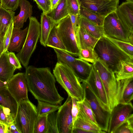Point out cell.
Segmentation results:
<instances>
[{
	"instance_id": "1",
	"label": "cell",
	"mask_w": 133,
	"mask_h": 133,
	"mask_svg": "<svg viewBox=\"0 0 133 133\" xmlns=\"http://www.w3.org/2000/svg\"><path fill=\"white\" fill-rule=\"evenodd\" d=\"M25 68L28 90L35 98L61 106L64 98L59 95L56 88L55 78L50 68L30 65Z\"/></svg>"
},
{
	"instance_id": "2",
	"label": "cell",
	"mask_w": 133,
	"mask_h": 133,
	"mask_svg": "<svg viewBox=\"0 0 133 133\" xmlns=\"http://www.w3.org/2000/svg\"><path fill=\"white\" fill-rule=\"evenodd\" d=\"M94 64L103 84L110 111L119 103H125L123 98L125 88L131 78L117 81L115 74L98 58Z\"/></svg>"
},
{
	"instance_id": "3",
	"label": "cell",
	"mask_w": 133,
	"mask_h": 133,
	"mask_svg": "<svg viewBox=\"0 0 133 133\" xmlns=\"http://www.w3.org/2000/svg\"><path fill=\"white\" fill-rule=\"evenodd\" d=\"M94 50L98 58L115 74L119 69L121 61H133V59L121 50L104 35L98 39Z\"/></svg>"
},
{
	"instance_id": "4",
	"label": "cell",
	"mask_w": 133,
	"mask_h": 133,
	"mask_svg": "<svg viewBox=\"0 0 133 133\" xmlns=\"http://www.w3.org/2000/svg\"><path fill=\"white\" fill-rule=\"evenodd\" d=\"M53 73L56 81L69 96L78 101L84 99V89L81 82L71 68L57 62L53 69Z\"/></svg>"
},
{
	"instance_id": "5",
	"label": "cell",
	"mask_w": 133,
	"mask_h": 133,
	"mask_svg": "<svg viewBox=\"0 0 133 133\" xmlns=\"http://www.w3.org/2000/svg\"><path fill=\"white\" fill-rule=\"evenodd\" d=\"M38 116L37 107L29 99L20 101L14 121L19 133H33Z\"/></svg>"
},
{
	"instance_id": "6",
	"label": "cell",
	"mask_w": 133,
	"mask_h": 133,
	"mask_svg": "<svg viewBox=\"0 0 133 133\" xmlns=\"http://www.w3.org/2000/svg\"><path fill=\"white\" fill-rule=\"evenodd\" d=\"M29 24L27 34L24 44L16 56L23 66H28L30 59L36 47L41 33L40 23L36 18H29Z\"/></svg>"
},
{
	"instance_id": "7",
	"label": "cell",
	"mask_w": 133,
	"mask_h": 133,
	"mask_svg": "<svg viewBox=\"0 0 133 133\" xmlns=\"http://www.w3.org/2000/svg\"><path fill=\"white\" fill-rule=\"evenodd\" d=\"M103 27L104 35L107 36L133 44V34L131 33L123 25L115 11L105 17Z\"/></svg>"
},
{
	"instance_id": "8",
	"label": "cell",
	"mask_w": 133,
	"mask_h": 133,
	"mask_svg": "<svg viewBox=\"0 0 133 133\" xmlns=\"http://www.w3.org/2000/svg\"><path fill=\"white\" fill-rule=\"evenodd\" d=\"M58 35L65 46L66 52L72 56H78L79 51L69 15L56 25Z\"/></svg>"
},
{
	"instance_id": "9",
	"label": "cell",
	"mask_w": 133,
	"mask_h": 133,
	"mask_svg": "<svg viewBox=\"0 0 133 133\" xmlns=\"http://www.w3.org/2000/svg\"><path fill=\"white\" fill-rule=\"evenodd\" d=\"M84 98L90 105L99 127L107 132L110 112L101 106L97 97L85 81H82Z\"/></svg>"
},
{
	"instance_id": "10",
	"label": "cell",
	"mask_w": 133,
	"mask_h": 133,
	"mask_svg": "<svg viewBox=\"0 0 133 133\" xmlns=\"http://www.w3.org/2000/svg\"><path fill=\"white\" fill-rule=\"evenodd\" d=\"M132 116L133 106L131 102L118 104L111 112L107 132L115 133L117 128Z\"/></svg>"
},
{
	"instance_id": "11",
	"label": "cell",
	"mask_w": 133,
	"mask_h": 133,
	"mask_svg": "<svg viewBox=\"0 0 133 133\" xmlns=\"http://www.w3.org/2000/svg\"><path fill=\"white\" fill-rule=\"evenodd\" d=\"M72 101L69 96L57 113V124L59 133H72L73 128L71 113Z\"/></svg>"
},
{
	"instance_id": "12",
	"label": "cell",
	"mask_w": 133,
	"mask_h": 133,
	"mask_svg": "<svg viewBox=\"0 0 133 133\" xmlns=\"http://www.w3.org/2000/svg\"><path fill=\"white\" fill-rule=\"evenodd\" d=\"M6 87L18 103L22 100L29 99L25 73H18L14 75L7 83Z\"/></svg>"
},
{
	"instance_id": "13",
	"label": "cell",
	"mask_w": 133,
	"mask_h": 133,
	"mask_svg": "<svg viewBox=\"0 0 133 133\" xmlns=\"http://www.w3.org/2000/svg\"><path fill=\"white\" fill-rule=\"evenodd\" d=\"M85 81L97 97L101 106L104 110L110 112L103 84L93 64L90 75Z\"/></svg>"
},
{
	"instance_id": "14",
	"label": "cell",
	"mask_w": 133,
	"mask_h": 133,
	"mask_svg": "<svg viewBox=\"0 0 133 133\" xmlns=\"http://www.w3.org/2000/svg\"><path fill=\"white\" fill-rule=\"evenodd\" d=\"M80 6L105 17L115 11L119 0H78Z\"/></svg>"
},
{
	"instance_id": "15",
	"label": "cell",
	"mask_w": 133,
	"mask_h": 133,
	"mask_svg": "<svg viewBox=\"0 0 133 133\" xmlns=\"http://www.w3.org/2000/svg\"><path fill=\"white\" fill-rule=\"evenodd\" d=\"M115 12L124 26L133 34V2L126 1L117 7Z\"/></svg>"
},
{
	"instance_id": "16",
	"label": "cell",
	"mask_w": 133,
	"mask_h": 133,
	"mask_svg": "<svg viewBox=\"0 0 133 133\" xmlns=\"http://www.w3.org/2000/svg\"><path fill=\"white\" fill-rule=\"evenodd\" d=\"M28 29V27L23 30L14 27L8 51L19 52L21 50L25 42Z\"/></svg>"
},
{
	"instance_id": "17",
	"label": "cell",
	"mask_w": 133,
	"mask_h": 133,
	"mask_svg": "<svg viewBox=\"0 0 133 133\" xmlns=\"http://www.w3.org/2000/svg\"><path fill=\"white\" fill-rule=\"evenodd\" d=\"M79 112L74 123L73 128L83 129L91 133H106L94 123L81 109L79 108Z\"/></svg>"
},
{
	"instance_id": "18",
	"label": "cell",
	"mask_w": 133,
	"mask_h": 133,
	"mask_svg": "<svg viewBox=\"0 0 133 133\" xmlns=\"http://www.w3.org/2000/svg\"><path fill=\"white\" fill-rule=\"evenodd\" d=\"M19 6L20 11L18 15L15 16L13 19L14 27L21 29L27 19L31 16L32 14V6L27 0H20Z\"/></svg>"
},
{
	"instance_id": "19",
	"label": "cell",
	"mask_w": 133,
	"mask_h": 133,
	"mask_svg": "<svg viewBox=\"0 0 133 133\" xmlns=\"http://www.w3.org/2000/svg\"><path fill=\"white\" fill-rule=\"evenodd\" d=\"M75 34L79 50L88 47L94 49L99 39L93 36L85 29L79 26H77Z\"/></svg>"
},
{
	"instance_id": "20",
	"label": "cell",
	"mask_w": 133,
	"mask_h": 133,
	"mask_svg": "<svg viewBox=\"0 0 133 133\" xmlns=\"http://www.w3.org/2000/svg\"><path fill=\"white\" fill-rule=\"evenodd\" d=\"M7 52H3L0 57V80L6 84L16 69L9 62Z\"/></svg>"
},
{
	"instance_id": "21",
	"label": "cell",
	"mask_w": 133,
	"mask_h": 133,
	"mask_svg": "<svg viewBox=\"0 0 133 133\" xmlns=\"http://www.w3.org/2000/svg\"><path fill=\"white\" fill-rule=\"evenodd\" d=\"M40 25V42L42 45L45 47L49 34L56 24L47 14L43 12L41 15Z\"/></svg>"
},
{
	"instance_id": "22",
	"label": "cell",
	"mask_w": 133,
	"mask_h": 133,
	"mask_svg": "<svg viewBox=\"0 0 133 133\" xmlns=\"http://www.w3.org/2000/svg\"><path fill=\"white\" fill-rule=\"evenodd\" d=\"M92 64L77 58L73 65L72 69L81 82L85 81L90 75Z\"/></svg>"
},
{
	"instance_id": "23",
	"label": "cell",
	"mask_w": 133,
	"mask_h": 133,
	"mask_svg": "<svg viewBox=\"0 0 133 133\" xmlns=\"http://www.w3.org/2000/svg\"><path fill=\"white\" fill-rule=\"evenodd\" d=\"M18 103L6 87L0 88V105L9 109L15 117Z\"/></svg>"
},
{
	"instance_id": "24",
	"label": "cell",
	"mask_w": 133,
	"mask_h": 133,
	"mask_svg": "<svg viewBox=\"0 0 133 133\" xmlns=\"http://www.w3.org/2000/svg\"><path fill=\"white\" fill-rule=\"evenodd\" d=\"M78 26L85 29L94 37L99 38L104 35L103 26L98 25L79 15Z\"/></svg>"
},
{
	"instance_id": "25",
	"label": "cell",
	"mask_w": 133,
	"mask_h": 133,
	"mask_svg": "<svg viewBox=\"0 0 133 133\" xmlns=\"http://www.w3.org/2000/svg\"><path fill=\"white\" fill-rule=\"evenodd\" d=\"M47 15L57 25L61 20L69 15L67 6L66 0H60L55 8Z\"/></svg>"
},
{
	"instance_id": "26",
	"label": "cell",
	"mask_w": 133,
	"mask_h": 133,
	"mask_svg": "<svg viewBox=\"0 0 133 133\" xmlns=\"http://www.w3.org/2000/svg\"><path fill=\"white\" fill-rule=\"evenodd\" d=\"M119 70L115 73L117 80L121 81L133 78V61H121Z\"/></svg>"
},
{
	"instance_id": "27",
	"label": "cell",
	"mask_w": 133,
	"mask_h": 133,
	"mask_svg": "<svg viewBox=\"0 0 133 133\" xmlns=\"http://www.w3.org/2000/svg\"><path fill=\"white\" fill-rule=\"evenodd\" d=\"M14 12L5 9L0 4V30L1 35L4 34L15 16Z\"/></svg>"
},
{
	"instance_id": "28",
	"label": "cell",
	"mask_w": 133,
	"mask_h": 133,
	"mask_svg": "<svg viewBox=\"0 0 133 133\" xmlns=\"http://www.w3.org/2000/svg\"><path fill=\"white\" fill-rule=\"evenodd\" d=\"M79 15L100 26H103L105 17L80 6Z\"/></svg>"
},
{
	"instance_id": "29",
	"label": "cell",
	"mask_w": 133,
	"mask_h": 133,
	"mask_svg": "<svg viewBox=\"0 0 133 133\" xmlns=\"http://www.w3.org/2000/svg\"><path fill=\"white\" fill-rule=\"evenodd\" d=\"M46 46L53 48L60 49L66 52V48L58 35L56 25L49 34L47 40Z\"/></svg>"
},
{
	"instance_id": "30",
	"label": "cell",
	"mask_w": 133,
	"mask_h": 133,
	"mask_svg": "<svg viewBox=\"0 0 133 133\" xmlns=\"http://www.w3.org/2000/svg\"><path fill=\"white\" fill-rule=\"evenodd\" d=\"M57 59V62L65 64L72 69L73 65L77 58L66 52L58 49L54 48Z\"/></svg>"
},
{
	"instance_id": "31",
	"label": "cell",
	"mask_w": 133,
	"mask_h": 133,
	"mask_svg": "<svg viewBox=\"0 0 133 133\" xmlns=\"http://www.w3.org/2000/svg\"><path fill=\"white\" fill-rule=\"evenodd\" d=\"M78 56V58L92 64H94L98 59L94 49L90 47L80 49Z\"/></svg>"
},
{
	"instance_id": "32",
	"label": "cell",
	"mask_w": 133,
	"mask_h": 133,
	"mask_svg": "<svg viewBox=\"0 0 133 133\" xmlns=\"http://www.w3.org/2000/svg\"><path fill=\"white\" fill-rule=\"evenodd\" d=\"M37 107L38 116L48 114L58 110L60 106L50 104L43 101H37Z\"/></svg>"
},
{
	"instance_id": "33",
	"label": "cell",
	"mask_w": 133,
	"mask_h": 133,
	"mask_svg": "<svg viewBox=\"0 0 133 133\" xmlns=\"http://www.w3.org/2000/svg\"><path fill=\"white\" fill-rule=\"evenodd\" d=\"M107 37L121 50L130 58L133 59V44L129 42H125Z\"/></svg>"
},
{
	"instance_id": "34",
	"label": "cell",
	"mask_w": 133,
	"mask_h": 133,
	"mask_svg": "<svg viewBox=\"0 0 133 133\" xmlns=\"http://www.w3.org/2000/svg\"><path fill=\"white\" fill-rule=\"evenodd\" d=\"M47 116H38L35 122L33 133H46L47 130Z\"/></svg>"
},
{
	"instance_id": "35",
	"label": "cell",
	"mask_w": 133,
	"mask_h": 133,
	"mask_svg": "<svg viewBox=\"0 0 133 133\" xmlns=\"http://www.w3.org/2000/svg\"><path fill=\"white\" fill-rule=\"evenodd\" d=\"M57 113L55 111L47 115L46 133H59L57 124Z\"/></svg>"
},
{
	"instance_id": "36",
	"label": "cell",
	"mask_w": 133,
	"mask_h": 133,
	"mask_svg": "<svg viewBox=\"0 0 133 133\" xmlns=\"http://www.w3.org/2000/svg\"><path fill=\"white\" fill-rule=\"evenodd\" d=\"M15 117L10 109L0 105V121L8 125L14 121Z\"/></svg>"
},
{
	"instance_id": "37",
	"label": "cell",
	"mask_w": 133,
	"mask_h": 133,
	"mask_svg": "<svg viewBox=\"0 0 133 133\" xmlns=\"http://www.w3.org/2000/svg\"><path fill=\"white\" fill-rule=\"evenodd\" d=\"M77 103L78 107L84 112L94 123L98 126L91 109L87 101L84 98L81 101H77Z\"/></svg>"
},
{
	"instance_id": "38",
	"label": "cell",
	"mask_w": 133,
	"mask_h": 133,
	"mask_svg": "<svg viewBox=\"0 0 133 133\" xmlns=\"http://www.w3.org/2000/svg\"><path fill=\"white\" fill-rule=\"evenodd\" d=\"M133 78H130L125 87L123 98L125 103L131 102L133 99Z\"/></svg>"
},
{
	"instance_id": "39",
	"label": "cell",
	"mask_w": 133,
	"mask_h": 133,
	"mask_svg": "<svg viewBox=\"0 0 133 133\" xmlns=\"http://www.w3.org/2000/svg\"><path fill=\"white\" fill-rule=\"evenodd\" d=\"M115 133H133V116L129 118L121 125Z\"/></svg>"
},
{
	"instance_id": "40",
	"label": "cell",
	"mask_w": 133,
	"mask_h": 133,
	"mask_svg": "<svg viewBox=\"0 0 133 133\" xmlns=\"http://www.w3.org/2000/svg\"><path fill=\"white\" fill-rule=\"evenodd\" d=\"M69 14L79 15L80 5L78 0H66Z\"/></svg>"
},
{
	"instance_id": "41",
	"label": "cell",
	"mask_w": 133,
	"mask_h": 133,
	"mask_svg": "<svg viewBox=\"0 0 133 133\" xmlns=\"http://www.w3.org/2000/svg\"><path fill=\"white\" fill-rule=\"evenodd\" d=\"M20 0H0L1 5L5 9L14 12L17 8Z\"/></svg>"
},
{
	"instance_id": "42",
	"label": "cell",
	"mask_w": 133,
	"mask_h": 133,
	"mask_svg": "<svg viewBox=\"0 0 133 133\" xmlns=\"http://www.w3.org/2000/svg\"><path fill=\"white\" fill-rule=\"evenodd\" d=\"M14 27V22L12 20L8 26L4 35L3 40L4 49L3 52L7 51V48L9 43Z\"/></svg>"
},
{
	"instance_id": "43",
	"label": "cell",
	"mask_w": 133,
	"mask_h": 133,
	"mask_svg": "<svg viewBox=\"0 0 133 133\" xmlns=\"http://www.w3.org/2000/svg\"><path fill=\"white\" fill-rule=\"evenodd\" d=\"M39 8L47 14L51 11V4L50 0H35Z\"/></svg>"
},
{
	"instance_id": "44",
	"label": "cell",
	"mask_w": 133,
	"mask_h": 133,
	"mask_svg": "<svg viewBox=\"0 0 133 133\" xmlns=\"http://www.w3.org/2000/svg\"><path fill=\"white\" fill-rule=\"evenodd\" d=\"M7 56L9 62L16 69H21L22 66L18 58L13 52L7 51Z\"/></svg>"
},
{
	"instance_id": "45",
	"label": "cell",
	"mask_w": 133,
	"mask_h": 133,
	"mask_svg": "<svg viewBox=\"0 0 133 133\" xmlns=\"http://www.w3.org/2000/svg\"><path fill=\"white\" fill-rule=\"evenodd\" d=\"M72 101L71 113L72 117L73 125L76 119L79 112V109L77 103L78 101L75 98L71 97Z\"/></svg>"
},
{
	"instance_id": "46",
	"label": "cell",
	"mask_w": 133,
	"mask_h": 133,
	"mask_svg": "<svg viewBox=\"0 0 133 133\" xmlns=\"http://www.w3.org/2000/svg\"><path fill=\"white\" fill-rule=\"evenodd\" d=\"M69 15L70 16L74 30L75 34L78 26V19L79 15L69 14Z\"/></svg>"
},
{
	"instance_id": "47",
	"label": "cell",
	"mask_w": 133,
	"mask_h": 133,
	"mask_svg": "<svg viewBox=\"0 0 133 133\" xmlns=\"http://www.w3.org/2000/svg\"><path fill=\"white\" fill-rule=\"evenodd\" d=\"M20 133L14 121L8 125V133Z\"/></svg>"
},
{
	"instance_id": "48",
	"label": "cell",
	"mask_w": 133,
	"mask_h": 133,
	"mask_svg": "<svg viewBox=\"0 0 133 133\" xmlns=\"http://www.w3.org/2000/svg\"><path fill=\"white\" fill-rule=\"evenodd\" d=\"M8 125L0 122V133H8Z\"/></svg>"
},
{
	"instance_id": "49",
	"label": "cell",
	"mask_w": 133,
	"mask_h": 133,
	"mask_svg": "<svg viewBox=\"0 0 133 133\" xmlns=\"http://www.w3.org/2000/svg\"><path fill=\"white\" fill-rule=\"evenodd\" d=\"M4 34L0 35V57L4 51L3 40Z\"/></svg>"
},
{
	"instance_id": "50",
	"label": "cell",
	"mask_w": 133,
	"mask_h": 133,
	"mask_svg": "<svg viewBox=\"0 0 133 133\" xmlns=\"http://www.w3.org/2000/svg\"><path fill=\"white\" fill-rule=\"evenodd\" d=\"M72 133H91V132L81 129L73 128Z\"/></svg>"
},
{
	"instance_id": "51",
	"label": "cell",
	"mask_w": 133,
	"mask_h": 133,
	"mask_svg": "<svg viewBox=\"0 0 133 133\" xmlns=\"http://www.w3.org/2000/svg\"><path fill=\"white\" fill-rule=\"evenodd\" d=\"M60 1V0H50L51 4V11L55 8Z\"/></svg>"
},
{
	"instance_id": "52",
	"label": "cell",
	"mask_w": 133,
	"mask_h": 133,
	"mask_svg": "<svg viewBox=\"0 0 133 133\" xmlns=\"http://www.w3.org/2000/svg\"><path fill=\"white\" fill-rule=\"evenodd\" d=\"M6 84L0 80V88L6 87Z\"/></svg>"
},
{
	"instance_id": "53",
	"label": "cell",
	"mask_w": 133,
	"mask_h": 133,
	"mask_svg": "<svg viewBox=\"0 0 133 133\" xmlns=\"http://www.w3.org/2000/svg\"><path fill=\"white\" fill-rule=\"evenodd\" d=\"M127 1L133 2V0H126Z\"/></svg>"
},
{
	"instance_id": "54",
	"label": "cell",
	"mask_w": 133,
	"mask_h": 133,
	"mask_svg": "<svg viewBox=\"0 0 133 133\" xmlns=\"http://www.w3.org/2000/svg\"><path fill=\"white\" fill-rule=\"evenodd\" d=\"M1 35V32H0V35Z\"/></svg>"
},
{
	"instance_id": "55",
	"label": "cell",
	"mask_w": 133,
	"mask_h": 133,
	"mask_svg": "<svg viewBox=\"0 0 133 133\" xmlns=\"http://www.w3.org/2000/svg\"><path fill=\"white\" fill-rule=\"evenodd\" d=\"M34 1H35V0H33Z\"/></svg>"
},
{
	"instance_id": "56",
	"label": "cell",
	"mask_w": 133,
	"mask_h": 133,
	"mask_svg": "<svg viewBox=\"0 0 133 133\" xmlns=\"http://www.w3.org/2000/svg\"><path fill=\"white\" fill-rule=\"evenodd\" d=\"M0 122H1V121H0Z\"/></svg>"
},
{
	"instance_id": "57",
	"label": "cell",
	"mask_w": 133,
	"mask_h": 133,
	"mask_svg": "<svg viewBox=\"0 0 133 133\" xmlns=\"http://www.w3.org/2000/svg\"><path fill=\"white\" fill-rule=\"evenodd\" d=\"M1 4L0 2V4Z\"/></svg>"
}]
</instances>
